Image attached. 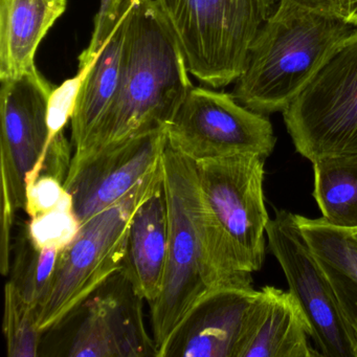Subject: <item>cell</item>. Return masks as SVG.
Masks as SVG:
<instances>
[{"instance_id":"cell-16","label":"cell","mask_w":357,"mask_h":357,"mask_svg":"<svg viewBox=\"0 0 357 357\" xmlns=\"http://www.w3.org/2000/svg\"><path fill=\"white\" fill-rule=\"evenodd\" d=\"M66 8L68 0H0V81L36 68L37 50Z\"/></svg>"},{"instance_id":"cell-14","label":"cell","mask_w":357,"mask_h":357,"mask_svg":"<svg viewBox=\"0 0 357 357\" xmlns=\"http://www.w3.org/2000/svg\"><path fill=\"white\" fill-rule=\"evenodd\" d=\"M310 338L308 319L291 292L266 286L250 307L239 357L321 356Z\"/></svg>"},{"instance_id":"cell-29","label":"cell","mask_w":357,"mask_h":357,"mask_svg":"<svg viewBox=\"0 0 357 357\" xmlns=\"http://www.w3.org/2000/svg\"><path fill=\"white\" fill-rule=\"evenodd\" d=\"M352 234H353V237H354L355 239L357 240V229H356V231H352Z\"/></svg>"},{"instance_id":"cell-17","label":"cell","mask_w":357,"mask_h":357,"mask_svg":"<svg viewBox=\"0 0 357 357\" xmlns=\"http://www.w3.org/2000/svg\"><path fill=\"white\" fill-rule=\"evenodd\" d=\"M298 220L331 284L357 357V240L352 231L333 227L323 218L309 219L298 215Z\"/></svg>"},{"instance_id":"cell-18","label":"cell","mask_w":357,"mask_h":357,"mask_svg":"<svg viewBox=\"0 0 357 357\" xmlns=\"http://www.w3.org/2000/svg\"><path fill=\"white\" fill-rule=\"evenodd\" d=\"M128 14L96 57L81 87L70 121V143L75 151L84 145L116 95L122 68Z\"/></svg>"},{"instance_id":"cell-8","label":"cell","mask_w":357,"mask_h":357,"mask_svg":"<svg viewBox=\"0 0 357 357\" xmlns=\"http://www.w3.org/2000/svg\"><path fill=\"white\" fill-rule=\"evenodd\" d=\"M166 130L169 147L195 162L246 153L266 158L275 146L266 114L204 87L189 91Z\"/></svg>"},{"instance_id":"cell-26","label":"cell","mask_w":357,"mask_h":357,"mask_svg":"<svg viewBox=\"0 0 357 357\" xmlns=\"http://www.w3.org/2000/svg\"><path fill=\"white\" fill-rule=\"evenodd\" d=\"M72 147L64 135V131L52 137L40 162L26 177V183L37 178L40 174L55 177L66 185L72 166Z\"/></svg>"},{"instance_id":"cell-21","label":"cell","mask_w":357,"mask_h":357,"mask_svg":"<svg viewBox=\"0 0 357 357\" xmlns=\"http://www.w3.org/2000/svg\"><path fill=\"white\" fill-rule=\"evenodd\" d=\"M3 330L8 356H38L43 333L39 329L38 309L24 298L11 281L5 286Z\"/></svg>"},{"instance_id":"cell-20","label":"cell","mask_w":357,"mask_h":357,"mask_svg":"<svg viewBox=\"0 0 357 357\" xmlns=\"http://www.w3.org/2000/svg\"><path fill=\"white\" fill-rule=\"evenodd\" d=\"M60 252L56 248H36L26 231L16 246L10 281L38 312L51 290Z\"/></svg>"},{"instance_id":"cell-3","label":"cell","mask_w":357,"mask_h":357,"mask_svg":"<svg viewBox=\"0 0 357 357\" xmlns=\"http://www.w3.org/2000/svg\"><path fill=\"white\" fill-rule=\"evenodd\" d=\"M356 31L337 16L278 0L250 45L231 95L259 114L283 112Z\"/></svg>"},{"instance_id":"cell-5","label":"cell","mask_w":357,"mask_h":357,"mask_svg":"<svg viewBox=\"0 0 357 357\" xmlns=\"http://www.w3.org/2000/svg\"><path fill=\"white\" fill-rule=\"evenodd\" d=\"M174 32L190 74L221 89L236 82L278 0H155Z\"/></svg>"},{"instance_id":"cell-12","label":"cell","mask_w":357,"mask_h":357,"mask_svg":"<svg viewBox=\"0 0 357 357\" xmlns=\"http://www.w3.org/2000/svg\"><path fill=\"white\" fill-rule=\"evenodd\" d=\"M167 146L166 127L144 131L106 148L66 181L81 225L122 199L158 168Z\"/></svg>"},{"instance_id":"cell-15","label":"cell","mask_w":357,"mask_h":357,"mask_svg":"<svg viewBox=\"0 0 357 357\" xmlns=\"http://www.w3.org/2000/svg\"><path fill=\"white\" fill-rule=\"evenodd\" d=\"M168 206L162 185L135 211L129 227L123 273L146 302L153 303L164 286L168 261Z\"/></svg>"},{"instance_id":"cell-28","label":"cell","mask_w":357,"mask_h":357,"mask_svg":"<svg viewBox=\"0 0 357 357\" xmlns=\"http://www.w3.org/2000/svg\"><path fill=\"white\" fill-rule=\"evenodd\" d=\"M340 18L357 26V0H340Z\"/></svg>"},{"instance_id":"cell-11","label":"cell","mask_w":357,"mask_h":357,"mask_svg":"<svg viewBox=\"0 0 357 357\" xmlns=\"http://www.w3.org/2000/svg\"><path fill=\"white\" fill-rule=\"evenodd\" d=\"M143 301L122 271L114 273L78 308L84 317L66 355L158 357L144 323Z\"/></svg>"},{"instance_id":"cell-13","label":"cell","mask_w":357,"mask_h":357,"mask_svg":"<svg viewBox=\"0 0 357 357\" xmlns=\"http://www.w3.org/2000/svg\"><path fill=\"white\" fill-rule=\"evenodd\" d=\"M259 290L221 287L188 313L162 357H239L250 307Z\"/></svg>"},{"instance_id":"cell-7","label":"cell","mask_w":357,"mask_h":357,"mask_svg":"<svg viewBox=\"0 0 357 357\" xmlns=\"http://www.w3.org/2000/svg\"><path fill=\"white\" fill-rule=\"evenodd\" d=\"M282 114L296 151L311 162L357 156V31Z\"/></svg>"},{"instance_id":"cell-24","label":"cell","mask_w":357,"mask_h":357,"mask_svg":"<svg viewBox=\"0 0 357 357\" xmlns=\"http://www.w3.org/2000/svg\"><path fill=\"white\" fill-rule=\"evenodd\" d=\"M91 66L79 68L74 78L68 79L52 91L47 108V123L51 139L57 133L64 131L68 123L72 121L79 93Z\"/></svg>"},{"instance_id":"cell-9","label":"cell","mask_w":357,"mask_h":357,"mask_svg":"<svg viewBox=\"0 0 357 357\" xmlns=\"http://www.w3.org/2000/svg\"><path fill=\"white\" fill-rule=\"evenodd\" d=\"M264 162L263 156L246 153L196 162L204 202L248 273L262 267L266 250Z\"/></svg>"},{"instance_id":"cell-1","label":"cell","mask_w":357,"mask_h":357,"mask_svg":"<svg viewBox=\"0 0 357 357\" xmlns=\"http://www.w3.org/2000/svg\"><path fill=\"white\" fill-rule=\"evenodd\" d=\"M168 206V261L160 296L150 305L152 338L158 357L188 313L208 292L252 286L227 236L206 206L196 162L167 146L162 155Z\"/></svg>"},{"instance_id":"cell-2","label":"cell","mask_w":357,"mask_h":357,"mask_svg":"<svg viewBox=\"0 0 357 357\" xmlns=\"http://www.w3.org/2000/svg\"><path fill=\"white\" fill-rule=\"evenodd\" d=\"M189 74L183 49L158 3L137 0L127 17L116 95L84 145L73 154L66 181L106 148L167 127L194 87Z\"/></svg>"},{"instance_id":"cell-19","label":"cell","mask_w":357,"mask_h":357,"mask_svg":"<svg viewBox=\"0 0 357 357\" xmlns=\"http://www.w3.org/2000/svg\"><path fill=\"white\" fill-rule=\"evenodd\" d=\"M314 196L324 220L340 229H357V156H335L312 162Z\"/></svg>"},{"instance_id":"cell-25","label":"cell","mask_w":357,"mask_h":357,"mask_svg":"<svg viewBox=\"0 0 357 357\" xmlns=\"http://www.w3.org/2000/svg\"><path fill=\"white\" fill-rule=\"evenodd\" d=\"M73 199L72 194L59 179L40 174L26 183L24 210L30 218L49 212Z\"/></svg>"},{"instance_id":"cell-10","label":"cell","mask_w":357,"mask_h":357,"mask_svg":"<svg viewBox=\"0 0 357 357\" xmlns=\"http://www.w3.org/2000/svg\"><path fill=\"white\" fill-rule=\"evenodd\" d=\"M269 250L304 311L321 356L355 357L331 284L305 238L298 215L275 210L266 225Z\"/></svg>"},{"instance_id":"cell-23","label":"cell","mask_w":357,"mask_h":357,"mask_svg":"<svg viewBox=\"0 0 357 357\" xmlns=\"http://www.w3.org/2000/svg\"><path fill=\"white\" fill-rule=\"evenodd\" d=\"M137 0H100V9L93 20V31L89 47L79 56V68L93 64L106 41Z\"/></svg>"},{"instance_id":"cell-4","label":"cell","mask_w":357,"mask_h":357,"mask_svg":"<svg viewBox=\"0 0 357 357\" xmlns=\"http://www.w3.org/2000/svg\"><path fill=\"white\" fill-rule=\"evenodd\" d=\"M162 181V160L122 199L81 225L75 239L60 252L51 290L39 308L38 326L43 333L61 326L110 277L122 271L131 218Z\"/></svg>"},{"instance_id":"cell-27","label":"cell","mask_w":357,"mask_h":357,"mask_svg":"<svg viewBox=\"0 0 357 357\" xmlns=\"http://www.w3.org/2000/svg\"><path fill=\"white\" fill-rule=\"evenodd\" d=\"M286 1L317 13L340 17V0H286Z\"/></svg>"},{"instance_id":"cell-22","label":"cell","mask_w":357,"mask_h":357,"mask_svg":"<svg viewBox=\"0 0 357 357\" xmlns=\"http://www.w3.org/2000/svg\"><path fill=\"white\" fill-rule=\"evenodd\" d=\"M80 227L74 199H70L49 212L30 218L26 231L36 248L62 250L75 239Z\"/></svg>"},{"instance_id":"cell-6","label":"cell","mask_w":357,"mask_h":357,"mask_svg":"<svg viewBox=\"0 0 357 357\" xmlns=\"http://www.w3.org/2000/svg\"><path fill=\"white\" fill-rule=\"evenodd\" d=\"M0 178L1 233L0 271L11 269L12 229L16 212L24 208L26 177L40 162L51 139L47 108L55 86L37 68L0 81Z\"/></svg>"}]
</instances>
